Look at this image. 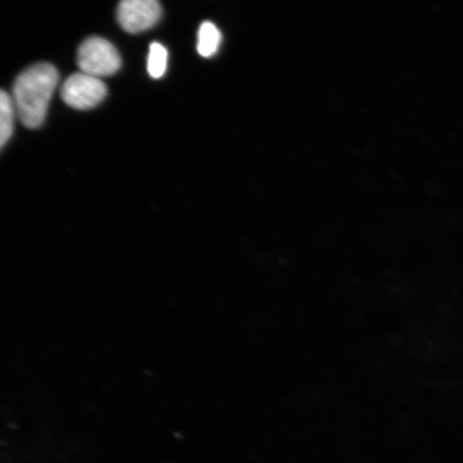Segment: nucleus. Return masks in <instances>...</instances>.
<instances>
[{"label": "nucleus", "mask_w": 463, "mask_h": 463, "mask_svg": "<svg viewBox=\"0 0 463 463\" xmlns=\"http://www.w3.org/2000/svg\"><path fill=\"white\" fill-rule=\"evenodd\" d=\"M61 94L67 106L89 109L98 106L106 98L108 89L101 79L80 72L71 75L65 80Z\"/></svg>", "instance_id": "obj_3"}, {"label": "nucleus", "mask_w": 463, "mask_h": 463, "mask_svg": "<svg viewBox=\"0 0 463 463\" xmlns=\"http://www.w3.org/2000/svg\"><path fill=\"white\" fill-rule=\"evenodd\" d=\"M77 63L80 72L101 79L119 71L121 58L118 51L108 40L91 37L80 44Z\"/></svg>", "instance_id": "obj_2"}, {"label": "nucleus", "mask_w": 463, "mask_h": 463, "mask_svg": "<svg viewBox=\"0 0 463 463\" xmlns=\"http://www.w3.org/2000/svg\"><path fill=\"white\" fill-rule=\"evenodd\" d=\"M60 75L51 63H37L23 71L14 85L13 99L22 124L36 129L42 126Z\"/></svg>", "instance_id": "obj_1"}, {"label": "nucleus", "mask_w": 463, "mask_h": 463, "mask_svg": "<svg viewBox=\"0 0 463 463\" xmlns=\"http://www.w3.org/2000/svg\"><path fill=\"white\" fill-rule=\"evenodd\" d=\"M162 15L159 0H120L118 8L119 25L130 33L154 27Z\"/></svg>", "instance_id": "obj_4"}, {"label": "nucleus", "mask_w": 463, "mask_h": 463, "mask_svg": "<svg viewBox=\"0 0 463 463\" xmlns=\"http://www.w3.org/2000/svg\"><path fill=\"white\" fill-rule=\"evenodd\" d=\"M167 67V51L164 45L154 43L149 46L147 71L150 77L160 79L164 77Z\"/></svg>", "instance_id": "obj_7"}, {"label": "nucleus", "mask_w": 463, "mask_h": 463, "mask_svg": "<svg viewBox=\"0 0 463 463\" xmlns=\"http://www.w3.org/2000/svg\"><path fill=\"white\" fill-rule=\"evenodd\" d=\"M15 112L13 97L3 90L0 94V146L2 147L13 136Z\"/></svg>", "instance_id": "obj_6"}, {"label": "nucleus", "mask_w": 463, "mask_h": 463, "mask_svg": "<svg viewBox=\"0 0 463 463\" xmlns=\"http://www.w3.org/2000/svg\"><path fill=\"white\" fill-rule=\"evenodd\" d=\"M222 33L211 22L202 23L198 34V52L203 57L208 58L215 55L222 44Z\"/></svg>", "instance_id": "obj_5"}]
</instances>
